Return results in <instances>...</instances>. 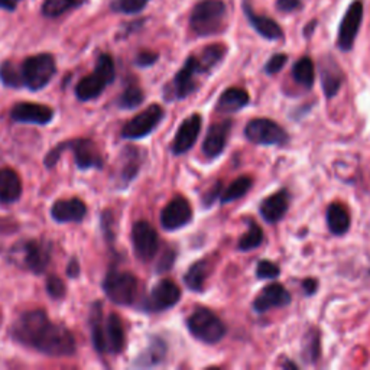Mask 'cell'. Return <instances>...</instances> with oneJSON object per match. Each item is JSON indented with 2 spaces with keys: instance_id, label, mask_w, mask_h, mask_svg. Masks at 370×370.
Returning <instances> with one entry per match:
<instances>
[{
  "instance_id": "cell-1",
  "label": "cell",
  "mask_w": 370,
  "mask_h": 370,
  "mask_svg": "<svg viewBox=\"0 0 370 370\" xmlns=\"http://www.w3.org/2000/svg\"><path fill=\"white\" fill-rule=\"evenodd\" d=\"M12 337L22 346L51 357H64L76 353V339L72 332L54 324L43 310L23 313L12 327Z\"/></svg>"
},
{
  "instance_id": "cell-2",
  "label": "cell",
  "mask_w": 370,
  "mask_h": 370,
  "mask_svg": "<svg viewBox=\"0 0 370 370\" xmlns=\"http://www.w3.org/2000/svg\"><path fill=\"white\" fill-rule=\"evenodd\" d=\"M228 8L223 0H200L190 15V28L197 36H213L225 28Z\"/></svg>"
},
{
  "instance_id": "cell-3",
  "label": "cell",
  "mask_w": 370,
  "mask_h": 370,
  "mask_svg": "<svg viewBox=\"0 0 370 370\" xmlns=\"http://www.w3.org/2000/svg\"><path fill=\"white\" fill-rule=\"evenodd\" d=\"M115 77L116 69L112 57L107 54L100 55L94 72L82 79V82L76 87V94L79 100L90 101L93 99H97L108 84L113 83Z\"/></svg>"
},
{
  "instance_id": "cell-4",
  "label": "cell",
  "mask_w": 370,
  "mask_h": 370,
  "mask_svg": "<svg viewBox=\"0 0 370 370\" xmlns=\"http://www.w3.org/2000/svg\"><path fill=\"white\" fill-rule=\"evenodd\" d=\"M191 335L206 344H215L226 335V327L213 311L198 307L187 320Z\"/></svg>"
},
{
  "instance_id": "cell-5",
  "label": "cell",
  "mask_w": 370,
  "mask_h": 370,
  "mask_svg": "<svg viewBox=\"0 0 370 370\" xmlns=\"http://www.w3.org/2000/svg\"><path fill=\"white\" fill-rule=\"evenodd\" d=\"M23 86L32 91L43 90L54 77L57 71L55 60L50 54H38L23 61L22 67Z\"/></svg>"
},
{
  "instance_id": "cell-6",
  "label": "cell",
  "mask_w": 370,
  "mask_h": 370,
  "mask_svg": "<svg viewBox=\"0 0 370 370\" xmlns=\"http://www.w3.org/2000/svg\"><path fill=\"white\" fill-rule=\"evenodd\" d=\"M208 72L200 57L190 55L182 68L175 74L171 86L169 100H182L198 89V77Z\"/></svg>"
},
{
  "instance_id": "cell-7",
  "label": "cell",
  "mask_w": 370,
  "mask_h": 370,
  "mask_svg": "<svg viewBox=\"0 0 370 370\" xmlns=\"http://www.w3.org/2000/svg\"><path fill=\"white\" fill-rule=\"evenodd\" d=\"M103 289L112 303L118 305H130L138 295V279L130 272L113 269L104 278Z\"/></svg>"
},
{
  "instance_id": "cell-8",
  "label": "cell",
  "mask_w": 370,
  "mask_h": 370,
  "mask_svg": "<svg viewBox=\"0 0 370 370\" xmlns=\"http://www.w3.org/2000/svg\"><path fill=\"white\" fill-rule=\"evenodd\" d=\"M249 142L262 146H279L288 142V133L276 122L269 119H253L245 128Z\"/></svg>"
},
{
  "instance_id": "cell-9",
  "label": "cell",
  "mask_w": 370,
  "mask_h": 370,
  "mask_svg": "<svg viewBox=\"0 0 370 370\" xmlns=\"http://www.w3.org/2000/svg\"><path fill=\"white\" fill-rule=\"evenodd\" d=\"M162 119H164L162 107L158 104H152L125 125L122 130V136L125 139H142L147 135H151Z\"/></svg>"
},
{
  "instance_id": "cell-10",
  "label": "cell",
  "mask_w": 370,
  "mask_h": 370,
  "mask_svg": "<svg viewBox=\"0 0 370 370\" xmlns=\"http://www.w3.org/2000/svg\"><path fill=\"white\" fill-rule=\"evenodd\" d=\"M361 22H363V4L361 0H354V2H352L350 6L347 8L339 26L337 47L343 52H349L353 50Z\"/></svg>"
},
{
  "instance_id": "cell-11",
  "label": "cell",
  "mask_w": 370,
  "mask_h": 370,
  "mask_svg": "<svg viewBox=\"0 0 370 370\" xmlns=\"http://www.w3.org/2000/svg\"><path fill=\"white\" fill-rule=\"evenodd\" d=\"M132 242L136 256L143 262H150L155 257L159 246L157 230L147 221H136L132 229Z\"/></svg>"
},
{
  "instance_id": "cell-12",
  "label": "cell",
  "mask_w": 370,
  "mask_h": 370,
  "mask_svg": "<svg viewBox=\"0 0 370 370\" xmlns=\"http://www.w3.org/2000/svg\"><path fill=\"white\" fill-rule=\"evenodd\" d=\"M179 298L181 289L178 285L169 279H162L154 286L151 295L143 304V310L150 313H161L176 305Z\"/></svg>"
},
{
  "instance_id": "cell-13",
  "label": "cell",
  "mask_w": 370,
  "mask_h": 370,
  "mask_svg": "<svg viewBox=\"0 0 370 370\" xmlns=\"http://www.w3.org/2000/svg\"><path fill=\"white\" fill-rule=\"evenodd\" d=\"M15 256L21 257V264L23 268L35 272L43 274L51 259V246L48 243H40L36 240H30L28 243H23L19 247V252H15Z\"/></svg>"
},
{
  "instance_id": "cell-14",
  "label": "cell",
  "mask_w": 370,
  "mask_h": 370,
  "mask_svg": "<svg viewBox=\"0 0 370 370\" xmlns=\"http://www.w3.org/2000/svg\"><path fill=\"white\" fill-rule=\"evenodd\" d=\"M193 218V208L184 197L171 200L161 213V225L165 230L174 232L187 226Z\"/></svg>"
},
{
  "instance_id": "cell-15",
  "label": "cell",
  "mask_w": 370,
  "mask_h": 370,
  "mask_svg": "<svg viewBox=\"0 0 370 370\" xmlns=\"http://www.w3.org/2000/svg\"><path fill=\"white\" fill-rule=\"evenodd\" d=\"M11 118L19 123H32V125H48L52 118V108L38 103H18L11 110Z\"/></svg>"
},
{
  "instance_id": "cell-16",
  "label": "cell",
  "mask_w": 370,
  "mask_h": 370,
  "mask_svg": "<svg viewBox=\"0 0 370 370\" xmlns=\"http://www.w3.org/2000/svg\"><path fill=\"white\" fill-rule=\"evenodd\" d=\"M201 130V118L200 115H193L190 118L185 119L174 138L172 142V152L174 155H182L185 152H189L191 147L196 145L197 138Z\"/></svg>"
},
{
  "instance_id": "cell-17",
  "label": "cell",
  "mask_w": 370,
  "mask_h": 370,
  "mask_svg": "<svg viewBox=\"0 0 370 370\" xmlns=\"http://www.w3.org/2000/svg\"><path fill=\"white\" fill-rule=\"evenodd\" d=\"M291 304V293L281 284L267 285L262 292L253 301V310L256 313H267L272 308L286 307Z\"/></svg>"
},
{
  "instance_id": "cell-18",
  "label": "cell",
  "mask_w": 370,
  "mask_h": 370,
  "mask_svg": "<svg viewBox=\"0 0 370 370\" xmlns=\"http://www.w3.org/2000/svg\"><path fill=\"white\" fill-rule=\"evenodd\" d=\"M242 8H243V13H245L247 22L250 23V26L259 35H261L262 38H265L268 41H279L284 38V30L276 21H274L272 18H268L265 15L254 13L250 4H247V0H243Z\"/></svg>"
},
{
  "instance_id": "cell-19",
  "label": "cell",
  "mask_w": 370,
  "mask_h": 370,
  "mask_svg": "<svg viewBox=\"0 0 370 370\" xmlns=\"http://www.w3.org/2000/svg\"><path fill=\"white\" fill-rule=\"evenodd\" d=\"M68 147L74 151V157H76L77 167L80 169H90L97 168L101 169L104 165L103 157L99 152V147L96 143L90 139H77L74 142H67Z\"/></svg>"
},
{
  "instance_id": "cell-20",
  "label": "cell",
  "mask_w": 370,
  "mask_h": 370,
  "mask_svg": "<svg viewBox=\"0 0 370 370\" xmlns=\"http://www.w3.org/2000/svg\"><path fill=\"white\" fill-rule=\"evenodd\" d=\"M232 130V120L226 119L220 123L211 125V128L207 132V136L203 143V152L207 158L213 159L221 155L225 151V146L228 145V139L230 136Z\"/></svg>"
},
{
  "instance_id": "cell-21",
  "label": "cell",
  "mask_w": 370,
  "mask_h": 370,
  "mask_svg": "<svg viewBox=\"0 0 370 370\" xmlns=\"http://www.w3.org/2000/svg\"><path fill=\"white\" fill-rule=\"evenodd\" d=\"M320 76H321V86L328 99L335 97L343 83V72L337 62L332 57H327L320 64Z\"/></svg>"
},
{
  "instance_id": "cell-22",
  "label": "cell",
  "mask_w": 370,
  "mask_h": 370,
  "mask_svg": "<svg viewBox=\"0 0 370 370\" xmlns=\"http://www.w3.org/2000/svg\"><path fill=\"white\" fill-rule=\"evenodd\" d=\"M87 207L79 198L60 200L51 208V215L58 223H68V221H82L86 217Z\"/></svg>"
},
{
  "instance_id": "cell-23",
  "label": "cell",
  "mask_w": 370,
  "mask_h": 370,
  "mask_svg": "<svg viewBox=\"0 0 370 370\" xmlns=\"http://www.w3.org/2000/svg\"><path fill=\"white\" fill-rule=\"evenodd\" d=\"M289 207V193L286 190H281L268 198H265L259 207L262 217L268 223H278L279 220L286 214Z\"/></svg>"
},
{
  "instance_id": "cell-24",
  "label": "cell",
  "mask_w": 370,
  "mask_h": 370,
  "mask_svg": "<svg viewBox=\"0 0 370 370\" xmlns=\"http://www.w3.org/2000/svg\"><path fill=\"white\" fill-rule=\"evenodd\" d=\"M106 353H120L125 349L126 337L122 320L116 314H110L104 323Z\"/></svg>"
},
{
  "instance_id": "cell-25",
  "label": "cell",
  "mask_w": 370,
  "mask_h": 370,
  "mask_svg": "<svg viewBox=\"0 0 370 370\" xmlns=\"http://www.w3.org/2000/svg\"><path fill=\"white\" fill-rule=\"evenodd\" d=\"M22 194V182L19 175L11 168L0 169V203L12 204Z\"/></svg>"
},
{
  "instance_id": "cell-26",
  "label": "cell",
  "mask_w": 370,
  "mask_h": 370,
  "mask_svg": "<svg viewBox=\"0 0 370 370\" xmlns=\"http://www.w3.org/2000/svg\"><path fill=\"white\" fill-rule=\"evenodd\" d=\"M249 101H250V97L246 90L232 87V89H228L223 94L220 96V99L217 101V112L225 113V115L236 113L243 107H246L249 104Z\"/></svg>"
},
{
  "instance_id": "cell-27",
  "label": "cell",
  "mask_w": 370,
  "mask_h": 370,
  "mask_svg": "<svg viewBox=\"0 0 370 370\" xmlns=\"http://www.w3.org/2000/svg\"><path fill=\"white\" fill-rule=\"evenodd\" d=\"M120 169L118 174L119 184L128 185L139 172L140 168V151L138 147H126L120 158Z\"/></svg>"
},
{
  "instance_id": "cell-28",
  "label": "cell",
  "mask_w": 370,
  "mask_h": 370,
  "mask_svg": "<svg viewBox=\"0 0 370 370\" xmlns=\"http://www.w3.org/2000/svg\"><path fill=\"white\" fill-rule=\"evenodd\" d=\"M327 225L332 235H344L350 228V215L346 207L337 203L330 204L327 208Z\"/></svg>"
},
{
  "instance_id": "cell-29",
  "label": "cell",
  "mask_w": 370,
  "mask_h": 370,
  "mask_svg": "<svg viewBox=\"0 0 370 370\" xmlns=\"http://www.w3.org/2000/svg\"><path fill=\"white\" fill-rule=\"evenodd\" d=\"M167 354V346L161 339H154L150 346L146 347L145 352H142L136 361L135 366L136 367H152L159 364Z\"/></svg>"
},
{
  "instance_id": "cell-30",
  "label": "cell",
  "mask_w": 370,
  "mask_h": 370,
  "mask_svg": "<svg viewBox=\"0 0 370 370\" xmlns=\"http://www.w3.org/2000/svg\"><path fill=\"white\" fill-rule=\"evenodd\" d=\"M292 77L300 86L305 89H311L315 80V68L314 62L310 57H303L292 67Z\"/></svg>"
},
{
  "instance_id": "cell-31",
  "label": "cell",
  "mask_w": 370,
  "mask_h": 370,
  "mask_svg": "<svg viewBox=\"0 0 370 370\" xmlns=\"http://www.w3.org/2000/svg\"><path fill=\"white\" fill-rule=\"evenodd\" d=\"M210 274V265L207 261H200L194 264L189 272L184 276V282L191 291L203 292L206 286V281Z\"/></svg>"
},
{
  "instance_id": "cell-32",
  "label": "cell",
  "mask_w": 370,
  "mask_h": 370,
  "mask_svg": "<svg viewBox=\"0 0 370 370\" xmlns=\"http://www.w3.org/2000/svg\"><path fill=\"white\" fill-rule=\"evenodd\" d=\"M86 0H45L43 5V15L47 18H58L65 12L82 6Z\"/></svg>"
},
{
  "instance_id": "cell-33",
  "label": "cell",
  "mask_w": 370,
  "mask_h": 370,
  "mask_svg": "<svg viewBox=\"0 0 370 370\" xmlns=\"http://www.w3.org/2000/svg\"><path fill=\"white\" fill-rule=\"evenodd\" d=\"M250 187H252V179L249 176H240L235 179L226 189V191L221 193L220 196L221 204H228L237 198H242L250 190Z\"/></svg>"
},
{
  "instance_id": "cell-34",
  "label": "cell",
  "mask_w": 370,
  "mask_h": 370,
  "mask_svg": "<svg viewBox=\"0 0 370 370\" xmlns=\"http://www.w3.org/2000/svg\"><path fill=\"white\" fill-rule=\"evenodd\" d=\"M264 242V232L254 221H249V230L239 239V250L249 252L259 247Z\"/></svg>"
},
{
  "instance_id": "cell-35",
  "label": "cell",
  "mask_w": 370,
  "mask_h": 370,
  "mask_svg": "<svg viewBox=\"0 0 370 370\" xmlns=\"http://www.w3.org/2000/svg\"><path fill=\"white\" fill-rule=\"evenodd\" d=\"M0 80H2L5 86L12 89H19L23 86L22 71L11 61H6L0 65Z\"/></svg>"
},
{
  "instance_id": "cell-36",
  "label": "cell",
  "mask_w": 370,
  "mask_h": 370,
  "mask_svg": "<svg viewBox=\"0 0 370 370\" xmlns=\"http://www.w3.org/2000/svg\"><path fill=\"white\" fill-rule=\"evenodd\" d=\"M303 357L308 363H314L320 357V331L310 330L303 343Z\"/></svg>"
},
{
  "instance_id": "cell-37",
  "label": "cell",
  "mask_w": 370,
  "mask_h": 370,
  "mask_svg": "<svg viewBox=\"0 0 370 370\" xmlns=\"http://www.w3.org/2000/svg\"><path fill=\"white\" fill-rule=\"evenodd\" d=\"M145 96H143V91L139 86L136 84H130L120 96L119 99V106L122 108H135L138 107L139 104H142Z\"/></svg>"
},
{
  "instance_id": "cell-38",
  "label": "cell",
  "mask_w": 370,
  "mask_h": 370,
  "mask_svg": "<svg viewBox=\"0 0 370 370\" xmlns=\"http://www.w3.org/2000/svg\"><path fill=\"white\" fill-rule=\"evenodd\" d=\"M151 0H115L112 8L116 12L126 15H136L142 12Z\"/></svg>"
},
{
  "instance_id": "cell-39",
  "label": "cell",
  "mask_w": 370,
  "mask_h": 370,
  "mask_svg": "<svg viewBox=\"0 0 370 370\" xmlns=\"http://www.w3.org/2000/svg\"><path fill=\"white\" fill-rule=\"evenodd\" d=\"M281 274L276 264L271 261H261L256 267V276L259 279H274L278 278Z\"/></svg>"
},
{
  "instance_id": "cell-40",
  "label": "cell",
  "mask_w": 370,
  "mask_h": 370,
  "mask_svg": "<svg viewBox=\"0 0 370 370\" xmlns=\"http://www.w3.org/2000/svg\"><path fill=\"white\" fill-rule=\"evenodd\" d=\"M47 291H48V293L51 295L52 298L61 300L65 295V284L62 282L61 278H58L55 275H51L47 279Z\"/></svg>"
},
{
  "instance_id": "cell-41",
  "label": "cell",
  "mask_w": 370,
  "mask_h": 370,
  "mask_svg": "<svg viewBox=\"0 0 370 370\" xmlns=\"http://www.w3.org/2000/svg\"><path fill=\"white\" fill-rule=\"evenodd\" d=\"M288 61V55L285 54H275L272 55L268 62L265 64V72L269 74V76H274V74H278L286 64Z\"/></svg>"
},
{
  "instance_id": "cell-42",
  "label": "cell",
  "mask_w": 370,
  "mask_h": 370,
  "mask_svg": "<svg viewBox=\"0 0 370 370\" xmlns=\"http://www.w3.org/2000/svg\"><path fill=\"white\" fill-rule=\"evenodd\" d=\"M276 9L284 13H292L303 9L301 0H276Z\"/></svg>"
},
{
  "instance_id": "cell-43",
  "label": "cell",
  "mask_w": 370,
  "mask_h": 370,
  "mask_svg": "<svg viewBox=\"0 0 370 370\" xmlns=\"http://www.w3.org/2000/svg\"><path fill=\"white\" fill-rule=\"evenodd\" d=\"M159 55L157 52H152V51H142L138 54L136 57V65L139 67H151L154 65L157 61H158Z\"/></svg>"
},
{
  "instance_id": "cell-44",
  "label": "cell",
  "mask_w": 370,
  "mask_h": 370,
  "mask_svg": "<svg viewBox=\"0 0 370 370\" xmlns=\"http://www.w3.org/2000/svg\"><path fill=\"white\" fill-rule=\"evenodd\" d=\"M221 196V184L220 182H217V184H214L213 187L207 191V193H204V196H203V198H201V203L204 204V207H211L213 204H214V201L218 198Z\"/></svg>"
},
{
  "instance_id": "cell-45",
  "label": "cell",
  "mask_w": 370,
  "mask_h": 370,
  "mask_svg": "<svg viewBox=\"0 0 370 370\" xmlns=\"http://www.w3.org/2000/svg\"><path fill=\"white\" fill-rule=\"evenodd\" d=\"M174 259H175V252L174 250H169V252H165L162 259L158 264V272H165L168 269H171L172 264H174Z\"/></svg>"
},
{
  "instance_id": "cell-46",
  "label": "cell",
  "mask_w": 370,
  "mask_h": 370,
  "mask_svg": "<svg viewBox=\"0 0 370 370\" xmlns=\"http://www.w3.org/2000/svg\"><path fill=\"white\" fill-rule=\"evenodd\" d=\"M317 286H318V282L313 278H307L304 282H303V289L305 291L307 295H314L315 291H317Z\"/></svg>"
},
{
  "instance_id": "cell-47",
  "label": "cell",
  "mask_w": 370,
  "mask_h": 370,
  "mask_svg": "<svg viewBox=\"0 0 370 370\" xmlns=\"http://www.w3.org/2000/svg\"><path fill=\"white\" fill-rule=\"evenodd\" d=\"M67 275H68L69 278H77V276L80 275V267H79L76 259H72V261L69 262L68 269H67Z\"/></svg>"
},
{
  "instance_id": "cell-48",
  "label": "cell",
  "mask_w": 370,
  "mask_h": 370,
  "mask_svg": "<svg viewBox=\"0 0 370 370\" xmlns=\"http://www.w3.org/2000/svg\"><path fill=\"white\" fill-rule=\"evenodd\" d=\"M18 0H0V8L6 11H15Z\"/></svg>"
},
{
  "instance_id": "cell-49",
  "label": "cell",
  "mask_w": 370,
  "mask_h": 370,
  "mask_svg": "<svg viewBox=\"0 0 370 370\" xmlns=\"http://www.w3.org/2000/svg\"><path fill=\"white\" fill-rule=\"evenodd\" d=\"M317 25H318L317 19H313L308 25H305V28H304V36H305V38H310V36L314 33Z\"/></svg>"
}]
</instances>
